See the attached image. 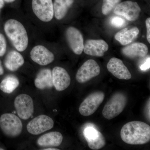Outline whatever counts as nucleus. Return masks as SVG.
<instances>
[{"label":"nucleus","instance_id":"obj_4","mask_svg":"<svg viewBox=\"0 0 150 150\" xmlns=\"http://www.w3.org/2000/svg\"><path fill=\"white\" fill-rule=\"evenodd\" d=\"M0 127L8 137L15 138L21 134L23 129L21 120L12 113H5L0 117Z\"/></svg>","mask_w":150,"mask_h":150},{"label":"nucleus","instance_id":"obj_2","mask_svg":"<svg viewBox=\"0 0 150 150\" xmlns=\"http://www.w3.org/2000/svg\"><path fill=\"white\" fill-rule=\"evenodd\" d=\"M4 28L15 48L20 52L24 51L28 46V38L23 24L16 20L10 19L6 22Z\"/></svg>","mask_w":150,"mask_h":150},{"label":"nucleus","instance_id":"obj_21","mask_svg":"<svg viewBox=\"0 0 150 150\" xmlns=\"http://www.w3.org/2000/svg\"><path fill=\"white\" fill-rule=\"evenodd\" d=\"M24 60L21 54L17 51H11L7 55L5 65L7 69L12 71H15L23 65Z\"/></svg>","mask_w":150,"mask_h":150},{"label":"nucleus","instance_id":"obj_32","mask_svg":"<svg viewBox=\"0 0 150 150\" xmlns=\"http://www.w3.org/2000/svg\"><path fill=\"white\" fill-rule=\"evenodd\" d=\"M16 0H4V1L7 3H11L14 1Z\"/></svg>","mask_w":150,"mask_h":150},{"label":"nucleus","instance_id":"obj_17","mask_svg":"<svg viewBox=\"0 0 150 150\" xmlns=\"http://www.w3.org/2000/svg\"><path fill=\"white\" fill-rule=\"evenodd\" d=\"M148 51L146 45L139 42L130 44L122 49V54L130 59L144 58L148 54Z\"/></svg>","mask_w":150,"mask_h":150},{"label":"nucleus","instance_id":"obj_6","mask_svg":"<svg viewBox=\"0 0 150 150\" xmlns=\"http://www.w3.org/2000/svg\"><path fill=\"white\" fill-rule=\"evenodd\" d=\"M14 106L18 115L22 119L27 120L33 114V100L28 95L21 94L18 96L15 100Z\"/></svg>","mask_w":150,"mask_h":150},{"label":"nucleus","instance_id":"obj_5","mask_svg":"<svg viewBox=\"0 0 150 150\" xmlns=\"http://www.w3.org/2000/svg\"><path fill=\"white\" fill-rule=\"evenodd\" d=\"M105 94L102 91H97L88 95L81 103L79 112L84 116L93 114L104 100Z\"/></svg>","mask_w":150,"mask_h":150},{"label":"nucleus","instance_id":"obj_18","mask_svg":"<svg viewBox=\"0 0 150 150\" xmlns=\"http://www.w3.org/2000/svg\"><path fill=\"white\" fill-rule=\"evenodd\" d=\"M63 136L57 131L51 132L41 136L37 140L38 146L42 147H54L60 146L63 141Z\"/></svg>","mask_w":150,"mask_h":150},{"label":"nucleus","instance_id":"obj_30","mask_svg":"<svg viewBox=\"0 0 150 150\" xmlns=\"http://www.w3.org/2000/svg\"><path fill=\"white\" fill-rule=\"evenodd\" d=\"M4 0H0V10L4 6Z\"/></svg>","mask_w":150,"mask_h":150},{"label":"nucleus","instance_id":"obj_11","mask_svg":"<svg viewBox=\"0 0 150 150\" xmlns=\"http://www.w3.org/2000/svg\"><path fill=\"white\" fill-rule=\"evenodd\" d=\"M66 38L69 46L73 52L77 55H80L83 51L84 43L83 35L80 31L74 27L67 28Z\"/></svg>","mask_w":150,"mask_h":150},{"label":"nucleus","instance_id":"obj_3","mask_svg":"<svg viewBox=\"0 0 150 150\" xmlns=\"http://www.w3.org/2000/svg\"><path fill=\"white\" fill-rule=\"evenodd\" d=\"M127 102V98L124 94L116 93L105 105L103 115L108 120L115 118L123 112Z\"/></svg>","mask_w":150,"mask_h":150},{"label":"nucleus","instance_id":"obj_19","mask_svg":"<svg viewBox=\"0 0 150 150\" xmlns=\"http://www.w3.org/2000/svg\"><path fill=\"white\" fill-rule=\"evenodd\" d=\"M35 85L37 88L43 90L53 87L52 72L49 69H43L38 73L35 81Z\"/></svg>","mask_w":150,"mask_h":150},{"label":"nucleus","instance_id":"obj_29","mask_svg":"<svg viewBox=\"0 0 150 150\" xmlns=\"http://www.w3.org/2000/svg\"><path fill=\"white\" fill-rule=\"evenodd\" d=\"M4 70L3 69L2 66L1 64V61H0V76L4 74Z\"/></svg>","mask_w":150,"mask_h":150},{"label":"nucleus","instance_id":"obj_26","mask_svg":"<svg viewBox=\"0 0 150 150\" xmlns=\"http://www.w3.org/2000/svg\"><path fill=\"white\" fill-rule=\"evenodd\" d=\"M6 50V42L5 37L0 33V56L4 55Z\"/></svg>","mask_w":150,"mask_h":150},{"label":"nucleus","instance_id":"obj_1","mask_svg":"<svg viewBox=\"0 0 150 150\" xmlns=\"http://www.w3.org/2000/svg\"><path fill=\"white\" fill-rule=\"evenodd\" d=\"M121 137L128 144H145L150 141V126L142 121L128 122L122 127Z\"/></svg>","mask_w":150,"mask_h":150},{"label":"nucleus","instance_id":"obj_20","mask_svg":"<svg viewBox=\"0 0 150 150\" xmlns=\"http://www.w3.org/2000/svg\"><path fill=\"white\" fill-rule=\"evenodd\" d=\"M139 30L137 27L125 28L115 34V38L121 45H127L133 42L139 34Z\"/></svg>","mask_w":150,"mask_h":150},{"label":"nucleus","instance_id":"obj_23","mask_svg":"<svg viewBox=\"0 0 150 150\" xmlns=\"http://www.w3.org/2000/svg\"><path fill=\"white\" fill-rule=\"evenodd\" d=\"M19 84V81L18 78L9 75L4 79L0 83V89L5 93H11L16 89Z\"/></svg>","mask_w":150,"mask_h":150},{"label":"nucleus","instance_id":"obj_28","mask_svg":"<svg viewBox=\"0 0 150 150\" xmlns=\"http://www.w3.org/2000/svg\"><path fill=\"white\" fill-rule=\"evenodd\" d=\"M146 25L147 29V39L150 43V18H148L146 21Z\"/></svg>","mask_w":150,"mask_h":150},{"label":"nucleus","instance_id":"obj_15","mask_svg":"<svg viewBox=\"0 0 150 150\" xmlns=\"http://www.w3.org/2000/svg\"><path fill=\"white\" fill-rule=\"evenodd\" d=\"M31 59L41 66H46L51 64L54 60V54L47 48L41 45L33 47L30 51Z\"/></svg>","mask_w":150,"mask_h":150},{"label":"nucleus","instance_id":"obj_24","mask_svg":"<svg viewBox=\"0 0 150 150\" xmlns=\"http://www.w3.org/2000/svg\"><path fill=\"white\" fill-rule=\"evenodd\" d=\"M121 0H103L102 12L104 15L110 13L113 8L120 3Z\"/></svg>","mask_w":150,"mask_h":150},{"label":"nucleus","instance_id":"obj_27","mask_svg":"<svg viewBox=\"0 0 150 150\" xmlns=\"http://www.w3.org/2000/svg\"><path fill=\"white\" fill-rule=\"evenodd\" d=\"M150 56L148 57L146 59L144 63L140 67V69L142 71H146L150 69Z\"/></svg>","mask_w":150,"mask_h":150},{"label":"nucleus","instance_id":"obj_25","mask_svg":"<svg viewBox=\"0 0 150 150\" xmlns=\"http://www.w3.org/2000/svg\"><path fill=\"white\" fill-rule=\"evenodd\" d=\"M110 23L114 27L121 28L125 26L126 21L122 18L117 16H113L110 19Z\"/></svg>","mask_w":150,"mask_h":150},{"label":"nucleus","instance_id":"obj_7","mask_svg":"<svg viewBox=\"0 0 150 150\" xmlns=\"http://www.w3.org/2000/svg\"><path fill=\"white\" fill-rule=\"evenodd\" d=\"M100 71V67L97 63L94 60L89 59L78 70L76 80L79 83H85L99 75Z\"/></svg>","mask_w":150,"mask_h":150},{"label":"nucleus","instance_id":"obj_16","mask_svg":"<svg viewBox=\"0 0 150 150\" xmlns=\"http://www.w3.org/2000/svg\"><path fill=\"white\" fill-rule=\"evenodd\" d=\"M109 46L105 40L90 39L84 45L83 51L89 56L102 57L108 51Z\"/></svg>","mask_w":150,"mask_h":150},{"label":"nucleus","instance_id":"obj_22","mask_svg":"<svg viewBox=\"0 0 150 150\" xmlns=\"http://www.w3.org/2000/svg\"><path fill=\"white\" fill-rule=\"evenodd\" d=\"M74 2V0H55L53 6L55 18L58 20L64 18Z\"/></svg>","mask_w":150,"mask_h":150},{"label":"nucleus","instance_id":"obj_12","mask_svg":"<svg viewBox=\"0 0 150 150\" xmlns=\"http://www.w3.org/2000/svg\"><path fill=\"white\" fill-rule=\"evenodd\" d=\"M83 135L89 147L92 150L102 149L105 145V140L103 134L93 127H88L84 129Z\"/></svg>","mask_w":150,"mask_h":150},{"label":"nucleus","instance_id":"obj_8","mask_svg":"<svg viewBox=\"0 0 150 150\" xmlns=\"http://www.w3.org/2000/svg\"><path fill=\"white\" fill-rule=\"evenodd\" d=\"M33 10L35 16L43 22L51 21L54 15L52 0H32Z\"/></svg>","mask_w":150,"mask_h":150},{"label":"nucleus","instance_id":"obj_31","mask_svg":"<svg viewBox=\"0 0 150 150\" xmlns=\"http://www.w3.org/2000/svg\"><path fill=\"white\" fill-rule=\"evenodd\" d=\"M44 150H59V149H56V148H54L53 147L48 148L46 149H43Z\"/></svg>","mask_w":150,"mask_h":150},{"label":"nucleus","instance_id":"obj_9","mask_svg":"<svg viewBox=\"0 0 150 150\" xmlns=\"http://www.w3.org/2000/svg\"><path fill=\"white\" fill-rule=\"evenodd\" d=\"M114 13L124 17L130 21L137 20L139 16L141 8L138 3L127 1L119 3L114 9Z\"/></svg>","mask_w":150,"mask_h":150},{"label":"nucleus","instance_id":"obj_10","mask_svg":"<svg viewBox=\"0 0 150 150\" xmlns=\"http://www.w3.org/2000/svg\"><path fill=\"white\" fill-rule=\"evenodd\" d=\"M53 119L46 115H41L33 119L28 123V131L33 135H39L54 127Z\"/></svg>","mask_w":150,"mask_h":150},{"label":"nucleus","instance_id":"obj_14","mask_svg":"<svg viewBox=\"0 0 150 150\" xmlns=\"http://www.w3.org/2000/svg\"><path fill=\"white\" fill-rule=\"evenodd\" d=\"M52 81L56 90L63 91L68 88L71 82L69 75L62 67H54L52 72Z\"/></svg>","mask_w":150,"mask_h":150},{"label":"nucleus","instance_id":"obj_13","mask_svg":"<svg viewBox=\"0 0 150 150\" xmlns=\"http://www.w3.org/2000/svg\"><path fill=\"white\" fill-rule=\"evenodd\" d=\"M107 69L113 76L121 80H129L132 76L128 68L121 59L112 58L107 65Z\"/></svg>","mask_w":150,"mask_h":150}]
</instances>
